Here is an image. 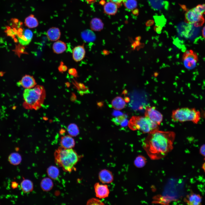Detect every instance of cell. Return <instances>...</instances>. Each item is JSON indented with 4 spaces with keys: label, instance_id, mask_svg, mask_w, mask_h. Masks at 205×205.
I'll list each match as a JSON object with an SVG mask.
<instances>
[{
    "label": "cell",
    "instance_id": "6da1fadb",
    "mask_svg": "<svg viewBox=\"0 0 205 205\" xmlns=\"http://www.w3.org/2000/svg\"><path fill=\"white\" fill-rule=\"evenodd\" d=\"M148 134L143 142L142 146L151 159H162L173 149L176 136L174 132L159 129Z\"/></svg>",
    "mask_w": 205,
    "mask_h": 205
},
{
    "label": "cell",
    "instance_id": "7a4b0ae2",
    "mask_svg": "<svg viewBox=\"0 0 205 205\" xmlns=\"http://www.w3.org/2000/svg\"><path fill=\"white\" fill-rule=\"evenodd\" d=\"M23 106L26 109L36 110L43 105L46 97L44 87L36 85L30 89H26L23 93Z\"/></svg>",
    "mask_w": 205,
    "mask_h": 205
},
{
    "label": "cell",
    "instance_id": "3957f363",
    "mask_svg": "<svg viewBox=\"0 0 205 205\" xmlns=\"http://www.w3.org/2000/svg\"><path fill=\"white\" fill-rule=\"evenodd\" d=\"M55 162L63 170L70 172L74 169V166L79 159L77 153L72 149H66L59 147L55 151Z\"/></svg>",
    "mask_w": 205,
    "mask_h": 205
},
{
    "label": "cell",
    "instance_id": "277c9868",
    "mask_svg": "<svg viewBox=\"0 0 205 205\" xmlns=\"http://www.w3.org/2000/svg\"><path fill=\"white\" fill-rule=\"evenodd\" d=\"M171 118L175 122L190 121L196 124L200 120L201 114L200 111L195 108L183 107L173 110Z\"/></svg>",
    "mask_w": 205,
    "mask_h": 205
},
{
    "label": "cell",
    "instance_id": "5b68a950",
    "mask_svg": "<svg viewBox=\"0 0 205 205\" xmlns=\"http://www.w3.org/2000/svg\"><path fill=\"white\" fill-rule=\"evenodd\" d=\"M128 124L131 130H139L144 133L149 134L159 129V126L144 116H132Z\"/></svg>",
    "mask_w": 205,
    "mask_h": 205
},
{
    "label": "cell",
    "instance_id": "8992f818",
    "mask_svg": "<svg viewBox=\"0 0 205 205\" xmlns=\"http://www.w3.org/2000/svg\"><path fill=\"white\" fill-rule=\"evenodd\" d=\"M204 15H205V3L198 4L186 12L185 21L195 27L201 26L205 22Z\"/></svg>",
    "mask_w": 205,
    "mask_h": 205
},
{
    "label": "cell",
    "instance_id": "52a82bcc",
    "mask_svg": "<svg viewBox=\"0 0 205 205\" xmlns=\"http://www.w3.org/2000/svg\"><path fill=\"white\" fill-rule=\"evenodd\" d=\"M144 116L159 126L163 120L162 114L153 106H147L145 107Z\"/></svg>",
    "mask_w": 205,
    "mask_h": 205
},
{
    "label": "cell",
    "instance_id": "ba28073f",
    "mask_svg": "<svg viewBox=\"0 0 205 205\" xmlns=\"http://www.w3.org/2000/svg\"><path fill=\"white\" fill-rule=\"evenodd\" d=\"M183 64L187 69H191L195 68L198 61L196 53L192 50L186 51L183 56Z\"/></svg>",
    "mask_w": 205,
    "mask_h": 205
},
{
    "label": "cell",
    "instance_id": "9c48e42d",
    "mask_svg": "<svg viewBox=\"0 0 205 205\" xmlns=\"http://www.w3.org/2000/svg\"><path fill=\"white\" fill-rule=\"evenodd\" d=\"M16 35L19 43L23 46H27L31 42L33 34L31 30L28 29L22 30L17 33Z\"/></svg>",
    "mask_w": 205,
    "mask_h": 205
},
{
    "label": "cell",
    "instance_id": "30bf717a",
    "mask_svg": "<svg viewBox=\"0 0 205 205\" xmlns=\"http://www.w3.org/2000/svg\"><path fill=\"white\" fill-rule=\"evenodd\" d=\"M94 188L96 196L97 198L103 199L108 196L110 192L107 185L101 184L97 183L95 184Z\"/></svg>",
    "mask_w": 205,
    "mask_h": 205
},
{
    "label": "cell",
    "instance_id": "8fae6325",
    "mask_svg": "<svg viewBox=\"0 0 205 205\" xmlns=\"http://www.w3.org/2000/svg\"><path fill=\"white\" fill-rule=\"evenodd\" d=\"M85 52L84 44L75 46L73 50V59L76 62L81 61L84 58Z\"/></svg>",
    "mask_w": 205,
    "mask_h": 205
},
{
    "label": "cell",
    "instance_id": "7c38bea8",
    "mask_svg": "<svg viewBox=\"0 0 205 205\" xmlns=\"http://www.w3.org/2000/svg\"><path fill=\"white\" fill-rule=\"evenodd\" d=\"M20 85L26 89H30L35 87L36 83L34 77L29 75H25L19 82Z\"/></svg>",
    "mask_w": 205,
    "mask_h": 205
},
{
    "label": "cell",
    "instance_id": "4fadbf2b",
    "mask_svg": "<svg viewBox=\"0 0 205 205\" xmlns=\"http://www.w3.org/2000/svg\"><path fill=\"white\" fill-rule=\"evenodd\" d=\"M99 178L100 181L103 183H110L113 180V176L110 171L104 169L99 173Z\"/></svg>",
    "mask_w": 205,
    "mask_h": 205
},
{
    "label": "cell",
    "instance_id": "5bb4252c",
    "mask_svg": "<svg viewBox=\"0 0 205 205\" xmlns=\"http://www.w3.org/2000/svg\"><path fill=\"white\" fill-rule=\"evenodd\" d=\"M60 144L61 147L66 149H70L73 148L75 142L73 138L70 135H66L61 137Z\"/></svg>",
    "mask_w": 205,
    "mask_h": 205
},
{
    "label": "cell",
    "instance_id": "9a60e30c",
    "mask_svg": "<svg viewBox=\"0 0 205 205\" xmlns=\"http://www.w3.org/2000/svg\"><path fill=\"white\" fill-rule=\"evenodd\" d=\"M202 200V197L199 194L192 193L187 195L184 200L188 205H199L201 204Z\"/></svg>",
    "mask_w": 205,
    "mask_h": 205
},
{
    "label": "cell",
    "instance_id": "2e32d148",
    "mask_svg": "<svg viewBox=\"0 0 205 205\" xmlns=\"http://www.w3.org/2000/svg\"><path fill=\"white\" fill-rule=\"evenodd\" d=\"M46 35L48 38L50 40L56 41L60 38L61 32L58 28L52 27L48 30Z\"/></svg>",
    "mask_w": 205,
    "mask_h": 205
},
{
    "label": "cell",
    "instance_id": "e0dca14e",
    "mask_svg": "<svg viewBox=\"0 0 205 205\" xmlns=\"http://www.w3.org/2000/svg\"><path fill=\"white\" fill-rule=\"evenodd\" d=\"M118 6L115 3L110 1L106 3L104 5V11L105 13L109 15H114L117 12Z\"/></svg>",
    "mask_w": 205,
    "mask_h": 205
},
{
    "label": "cell",
    "instance_id": "ac0fdd59",
    "mask_svg": "<svg viewBox=\"0 0 205 205\" xmlns=\"http://www.w3.org/2000/svg\"><path fill=\"white\" fill-rule=\"evenodd\" d=\"M111 104L112 107L114 109L117 110H120L125 107L126 103L122 97L117 96L112 100Z\"/></svg>",
    "mask_w": 205,
    "mask_h": 205
},
{
    "label": "cell",
    "instance_id": "d6986e66",
    "mask_svg": "<svg viewBox=\"0 0 205 205\" xmlns=\"http://www.w3.org/2000/svg\"><path fill=\"white\" fill-rule=\"evenodd\" d=\"M82 39L87 42H92L94 41L96 38L95 34L90 30H86L83 31L81 34Z\"/></svg>",
    "mask_w": 205,
    "mask_h": 205
},
{
    "label": "cell",
    "instance_id": "ffe728a7",
    "mask_svg": "<svg viewBox=\"0 0 205 205\" xmlns=\"http://www.w3.org/2000/svg\"><path fill=\"white\" fill-rule=\"evenodd\" d=\"M25 25L29 28H33L37 27L38 25V22L34 15L31 14L25 19Z\"/></svg>",
    "mask_w": 205,
    "mask_h": 205
},
{
    "label": "cell",
    "instance_id": "44dd1931",
    "mask_svg": "<svg viewBox=\"0 0 205 205\" xmlns=\"http://www.w3.org/2000/svg\"><path fill=\"white\" fill-rule=\"evenodd\" d=\"M66 48L65 43L60 40H58L55 42L52 46L54 52L57 54L63 53L66 50Z\"/></svg>",
    "mask_w": 205,
    "mask_h": 205
},
{
    "label": "cell",
    "instance_id": "7402d4cb",
    "mask_svg": "<svg viewBox=\"0 0 205 205\" xmlns=\"http://www.w3.org/2000/svg\"><path fill=\"white\" fill-rule=\"evenodd\" d=\"M90 27L93 30L100 31L103 29L104 24L100 19L95 18L91 20L90 22Z\"/></svg>",
    "mask_w": 205,
    "mask_h": 205
},
{
    "label": "cell",
    "instance_id": "603a6c76",
    "mask_svg": "<svg viewBox=\"0 0 205 205\" xmlns=\"http://www.w3.org/2000/svg\"><path fill=\"white\" fill-rule=\"evenodd\" d=\"M20 187L22 191L24 193H28L32 191L33 184L32 182L28 179L23 180L20 184Z\"/></svg>",
    "mask_w": 205,
    "mask_h": 205
},
{
    "label": "cell",
    "instance_id": "cb8c5ba5",
    "mask_svg": "<svg viewBox=\"0 0 205 205\" xmlns=\"http://www.w3.org/2000/svg\"><path fill=\"white\" fill-rule=\"evenodd\" d=\"M22 160L21 155L17 152L11 153L8 157V160L9 163L14 165H17L20 164Z\"/></svg>",
    "mask_w": 205,
    "mask_h": 205
},
{
    "label": "cell",
    "instance_id": "d4e9b609",
    "mask_svg": "<svg viewBox=\"0 0 205 205\" xmlns=\"http://www.w3.org/2000/svg\"><path fill=\"white\" fill-rule=\"evenodd\" d=\"M40 186L43 191L47 192L52 189L53 186V183L51 178H45L42 180Z\"/></svg>",
    "mask_w": 205,
    "mask_h": 205
},
{
    "label": "cell",
    "instance_id": "484cf974",
    "mask_svg": "<svg viewBox=\"0 0 205 205\" xmlns=\"http://www.w3.org/2000/svg\"><path fill=\"white\" fill-rule=\"evenodd\" d=\"M47 173L48 176L51 179L56 180L58 177L59 175V170L56 166H51L47 169Z\"/></svg>",
    "mask_w": 205,
    "mask_h": 205
},
{
    "label": "cell",
    "instance_id": "4316f807",
    "mask_svg": "<svg viewBox=\"0 0 205 205\" xmlns=\"http://www.w3.org/2000/svg\"><path fill=\"white\" fill-rule=\"evenodd\" d=\"M147 162L146 158L142 155H139L135 159L134 164L138 168H142L144 167Z\"/></svg>",
    "mask_w": 205,
    "mask_h": 205
},
{
    "label": "cell",
    "instance_id": "83f0119b",
    "mask_svg": "<svg viewBox=\"0 0 205 205\" xmlns=\"http://www.w3.org/2000/svg\"><path fill=\"white\" fill-rule=\"evenodd\" d=\"M68 132L71 136H76L79 133V131L77 126L75 124L72 123L68 127Z\"/></svg>",
    "mask_w": 205,
    "mask_h": 205
},
{
    "label": "cell",
    "instance_id": "f1b7e54d",
    "mask_svg": "<svg viewBox=\"0 0 205 205\" xmlns=\"http://www.w3.org/2000/svg\"><path fill=\"white\" fill-rule=\"evenodd\" d=\"M123 3L125 7L130 10L135 9L137 5V2L136 0H124Z\"/></svg>",
    "mask_w": 205,
    "mask_h": 205
},
{
    "label": "cell",
    "instance_id": "f546056e",
    "mask_svg": "<svg viewBox=\"0 0 205 205\" xmlns=\"http://www.w3.org/2000/svg\"><path fill=\"white\" fill-rule=\"evenodd\" d=\"M127 118L126 114H122L113 118L112 120L115 124L119 125L126 120Z\"/></svg>",
    "mask_w": 205,
    "mask_h": 205
},
{
    "label": "cell",
    "instance_id": "4dcf8cb0",
    "mask_svg": "<svg viewBox=\"0 0 205 205\" xmlns=\"http://www.w3.org/2000/svg\"><path fill=\"white\" fill-rule=\"evenodd\" d=\"M6 28L5 32L7 35L14 38L16 36V33L14 28L9 26H7Z\"/></svg>",
    "mask_w": 205,
    "mask_h": 205
},
{
    "label": "cell",
    "instance_id": "1f68e13d",
    "mask_svg": "<svg viewBox=\"0 0 205 205\" xmlns=\"http://www.w3.org/2000/svg\"><path fill=\"white\" fill-rule=\"evenodd\" d=\"M87 205H103L104 204L102 202L99 200L95 198H92L89 199L87 202Z\"/></svg>",
    "mask_w": 205,
    "mask_h": 205
},
{
    "label": "cell",
    "instance_id": "d6a6232c",
    "mask_svg": "<svg viewBox=\"0 0 205 205\" xmlns=\"http://www.w3.org/2000/svg\"><path fill=\"white\" fill-rule=\"evenodd\" d=\"M69 73L70 75H73L75 77L77 76V72L76 69L74 68H71L69 69Z\"/></svg>",
    "mask_w": 205,
    "mask_h": 205
},
{
    "label": "cell",
    "instance_id": "836d02e7",
    "mask_svg": "<svg viewBox=\"0 0 205 205\" xmlns=\"http://www.w3.org/2000/svg\"><path fill=\"white\" fill-rule=\"evenodd\" d=\"M200 151V154L205 157V144H203L201 146Z\"/></svg>",
    "mask_w": 205,
    "mask_h": 205
},
{
    "label": "cell",
    "instance_id": "e575fe53",
    "mask_svg": "<svg viewBox=\"0 0 205 205\" xmlns=\"http://www.w3.org/2000/svg\"><path fill=\"white\" fill-rule=\"evenodd\" d=\"M11 187L13 189L17 188L18 186V184L16 182L13 181L11 182Z\"/></svg>",
    "mask_w": 205,
    "mask_h": 205
},
{
    "label": "cell",
    "instance_id": "d590c367",
    "mask_svg": "<svg viewBox=\"0 0 205 205\" xmlns=\"http://www.w3.org/2000/svg\"><path fill=\"white\" fill-rule=\"evenodd\" d=\"M110 1H112L116 3L118 6L120 4L123 2L124 0H110Z\"/></svg>",
    "mask_w": 205,
    "mask_h": 205
},
{
    "label": "cell",
    "instance_id": "8d00e7d4",
    "mask_svg": "<svg viewBox=\"0 0 205 205\" xmlns=\"http://www.w3.org/2000/svg\"><path fill=\"white\" fill-rule=\"evenodd\" d=\"M67 68L66 66L61 65L59 67V70L62 71H65L67 70Z\"/></svg>",
    "mask_w": 205,
    "mask_h": 205
},
{
    "label": "cell",
    "instance_id": "74e56055",
    "mask_svg": "<svg viewBox=\"0 0 205 205\" xmlns=\"http://www.w3.org/2000/svg\"><path fill=\"white\" fill-rule=\"evenodd\" d=\"M202 36L205 39V25L203 27L202 29Z\"/></svg>",
    "mask_w": 205,
    "mask_h": 205
},
{
    "label": "cell",
    "instance_id": "f35d334b",
    "mask_svg": "<svg viewBox=\"0 0 205 205\" xmlns=\"http://www.w3.org/2000/svg\"><path fill=\"white\" fill-rule=\"evenodd\" d=\"M87 2L89 4L93 3L95 2L96 0H86Z\"/></svg>",
    "mask_w": 205,
    "mask_h": 205
},
{
    "label": "cell",
    "instance_id": "ab89813d",
    "mask_svg": "<svg viewBox=\"0 0 205 205\" xmlns=\"http://www.w3.org/2000/svg\"><path fill=\"white\" fill-rule=\"evenodd\" d=\"M202 168L203 170L205 171V162L203 164Z\"/></svg>",
    "mask_w": 205,
    "mask_h": 205
},
{
    "label": "cell",
    "instance_id": "60d3db41",
    "mask_svg": "<svg viewBox=\"0 0 205 205\" xmlns=\"http://www.w3.org/2000/svg\"></svg>",
    "mask_w": 205,
    "mask_h": 205
}]
</instances>
